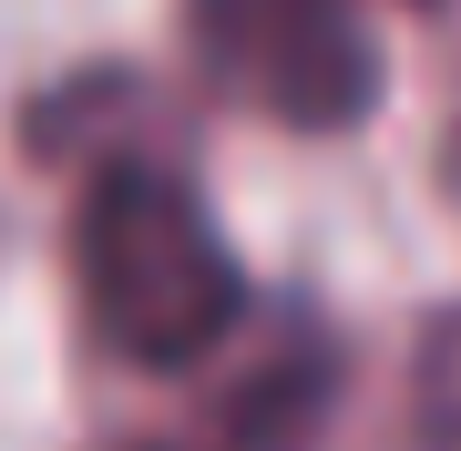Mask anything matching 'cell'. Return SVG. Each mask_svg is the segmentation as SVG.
I'll return each instance as SVG.
<instances>
[{"instance_id": "1", "label": "cell", "mask_w": 461, "mask_h": 451, "mask_svg": "<svg viewBox=\"0 0 461 451\" xmlns=\"http://www.w3.org/2000/svg\"><path fill=\"white\" fill-rule=\"evenodd\" d=\"M72 298L103 359L195 369L247 318V267L165 154H103L72 195Z\"/></svg>"}, {"instance_id": "2", "label": "cell", "mask_w": 461, "mask_h": 451, "mask_svg": "<svg viewBox=\"0 0 461 451\" xmlns=\"http://www.w3.org/2000/svg\"><path fill=\"white\" fill-rule=\"evenodd\" d=\"M185 51L215 103L277 134H348L379 103V41L359 0H185Z\"/></svg>"}, {"instance_id": "3", "label": "cell", "mask_w": 461, "mask_h": 451, "mask_svg": "<svg viewBox=\"0 0 461 451\" xmlns=\"http://www.w3.org/2000/svg\"><path fill=\"white\" fill-rule=\"evenodd\" d=\"M411 431L420 451H461V308L420 318V349H411Z\"/></svg>"}, {"instance_id": "4", "label": "cell", "mask_w": 461, "mask_h": 451, "mask_svg": "<svg viewBox=\"0 0 461 451\" xmlns=\"http://www.w3.org/2000/svg\"><path fill=\"white\" fill-rule=\"evenodd\" d=\"M113 451H205L195 431H185V441H113Z\"/></svg>"}]
</instances>
